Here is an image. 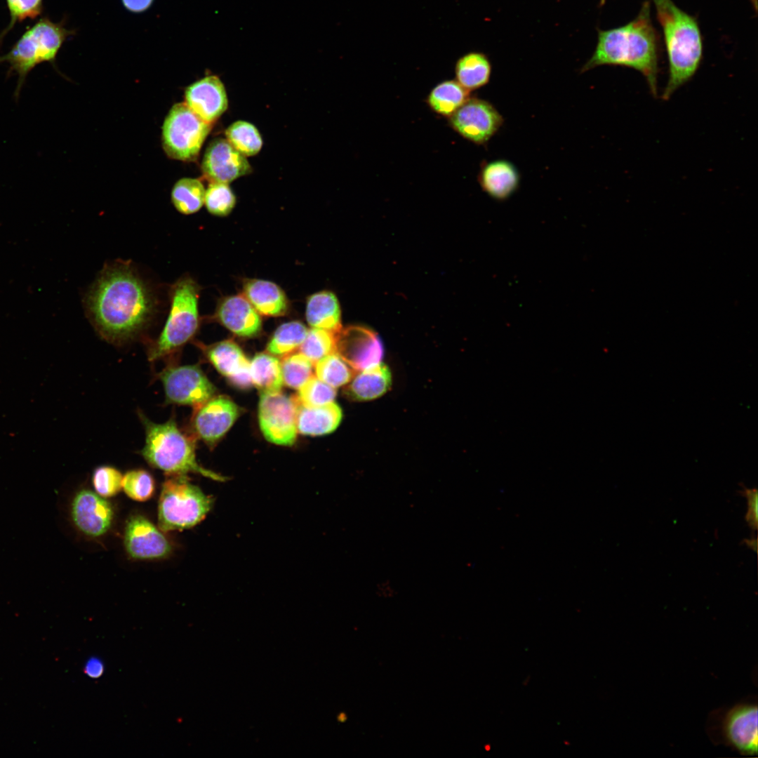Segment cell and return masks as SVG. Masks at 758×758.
Masks as SVG:
<instances>
[{"label":"cell","instance_id":"cell-44","mask_svg":"<svg viewBox=\"0 0 758 758\" xmlns=\"http://www.w3.org/2000/svg\"><path fill=\"white\" fill-rule=\"evenodd\" d=\"M490 748H491V746H490V745H486L485 746V749H486V750H490Z\"/></svg>","mask_w":758,"mask_h":758},{"label":"cell","instance_id":"cell-12","mask_svg":"<svg viewBox=\"0 0 758 758\" xmlns=\"http://www.w3.org/2000/svg\"><path fill=\"white\" fill-rule=\"evenodd\" d=\"M448 119L453 131L478 145H486L504 122L495 106L476 97H470Z\"/></svg>","mask_w":758,"mask_h":758},{"label":"cell","instance_id":"cell-32","mask_svg":"<svg viewBox=\"0 0 758 758\" xmlns=\"http://www.w3.org/2000/svg\"><path fill=\"white\" fill-rule=\"evenodd\" d=\"M227 140L241 154L251 157L262 148V140L257 128L245 121H237L225 131Z\"/></svg>","mask_w":758,"mask_h":758},{"label":"cell","instance_id":"cell-8","mask_svg":"<svg viewBox=\"0 0 758 758\" xmlns=\"http://www.w3.org/2000/svg\"><path fill=\"white\" fill-rule=\"evenodd\" d=\"M211 127V124L197 117L185 102L177 103L171 107L163 124V148L170 158L194 161Z\"/></svg>","mask_w":758,"mask_h":758},{"label":"cell","instance_id":"cell-35","mask_svg":"<svg viewBox=\"0 0 758 758\" xmlns=\"http://www.w3.org/2000/svg\"><path fill=\"white\" fill-rule=\"evenodd\" d=\"M204 204L210 213L226 216L233 210L236 198L228 183L211 182L205 192Z\"/></svg>","mask_w":758,"mask_h":758},{"label":"cell","instance_id":"cell-42","mask_svg":"<svg viewBox=\"0 0 758 758\" xmlns=\"http://www.w3.org/2000/svg\"><path fill=\"white\" fill-rule=\"evenodd\" d=\"M102 665L95 660L89 661L86 665V672L92 677H98L102 672Z\"/></svg>","mask_w":758,"mask_h":758},{"label":"cell","instance_id":"cell-11","mask_svg":"<svg viewBox=\"0 0 758 758\" xmlns=\"http://www.w3.org/2000/svg\"><path fill=\"white\" fill-rule=\"evenodd\" d=\"M298 400L280 392L260 394L258 404L260 428L271 443L291 446L296 439Z\"/></svg>","mask_w":758,"mask_h":758},{"label":"cell","instance_id":"cell-5","mask_svg":"<svg viewBox=\"0 0 758 758\" xmlns=\"http://www.w3.org/2000/svg\"><path fill=\"white\" fill-rule=\"evenodd\" d=\"M76 34V29L66 27L65 18L55 22L44 17L28 27L8 53L0 55V64L8 65L7 78L14 74L18 76L16 100L29 72L43 62L55 67L63 44Z\"/></svg>","mask_w":758,"mask_h":758},{"label":"cell","instance_id":"cell-27","mask_svg":"<svg viewBox=\"0 0 758 758\" xmlns=\"http://www.w3.org/2000/svg\"><path fill=\"white\" fill-rule=\"evenodd\" d=\"M470 97V91L457 81L446 80L437 84L430 91L426 102L432 112L448 118Z\"/></svg>","mask_w":758,"mask_h":758},{"label":"cell","instance_id":"cell-37","mask_svg":"<svg viewBox=\"0 0 758 758\" xmlns=\"http://www.w3.org/2000/svg\"><path fill=\"white\" fill-rule=\"evenodd\" d=\"M122 488L126 494L133 500L145 501L154 491V481L146 470L138 469L127 472L123 476Z\"/></svg>","mask_w":758,"mask_h":758},{"label":"cell","instance_id":"cell-31","mask_svg":"<svg viewBox=\"0 0 758 758\" xmlns=\"http://www.w3.org/2000/svg\"><path fill=\"white\" fill-rule=\"evenodd\" d=\"M314 364L316 376L335 388L348 384L358 372L335 352Z\"/></svg>","mask_w":758,"mask_h":758},{"label":"cell","instance_id":"cell-25","mask_svg":"<svg viewBox=\"0 0 758 758\" xmlns=\"http://www.w3.org/2000/svg\"><path fill=\"white\" fill-rule=\"evenodd\" d=\"M305 317L312 328L338 333L343 328L341 311L336 295L328 291L311 295L306 302Z\"/></svg>","mask_w":758,"mask_h":758},{"label":"cell","instance_id":"cell-33","mask_svg":"<svg viewBox=\"0 0 758 758\" xmlns=\"http://www.w3.org/2000/svg\"><path fill=\"white\" fill-rule=\"evenodd\" d=\"M314 364L301 352H292L283 357L281 368L284 383L299 389L312 375Z\"/></svg>","mask_w":758,"mask_h":758},{"label":"cell","instance_id":"cell-15","mask_svg":"<svg viewBox=\"0 0 758 758\" xmlns=\"http://www.w3.org/2000/svg\"><path fill=\"white\" fill-rule=\"evenodd\" d=\"M201 168L211 182L224 183H229L252 171L245 156L223 138H217L210 142L204 155Z\"/></svg>","mask_w":758,"mask_h":758},{"label":"cell","instance_id":"cell-40","mask_svg":"<svg viewBox=\"0 0 758 758\" xmlns=\"http://www.w3.org/2000/svg\"><path fill=\"white\" fill-rule=\"evenodd\" d=\"M740 493L747 499V510L745 521L752 531L757 529L758 522V494L757 488H748L743 486Z\"/></svg>","mask_w":758,"mask_h":758},{"label":"cell","instance_id":"cell-17","mask_svg":"<svg viewBox=\"0 0 758 758\" xmlns=\"http://www.w3.org/2000/svg\"><path fill=\"white\" fill-rule=\"evenodd\" d=\"M124 544L130 556L138 559L164 558L172 550L164 535L142 515L132 516L128 520Z\"/></svg>","mask_w":758,"mask_h":758},{"label":"cell","instance_id":"cell-20","mask_svg":"<svg viewBox=\"0 0 758 758\" xmlns=\"http://www.w3.org/2000/svg\"><path fill=\"white\" fill-rule=\"evenodd\" d=\"M215 319L234 335L251 338L262 328L260 314L244 295L222 298L215 312Z\"/></svg>","mask_w":758,"mask_h":758},{"label":"cell","instance_id":"cell-10","mask_svg":"<svg viewBox=\"0 0 758 758\" xmlns=\"http://www.w3.org/2000/svg\"><path fill=\"white\" fill-rule=\"evenodd\" d=\"M165 402L196 408L214 396L215 388L197 365L167 366L158 375Z\"/></svg>","mask_w":758,"mask_h":758},{"label":"cell","instance_id":"cell-23","mask_svg":"<svg viewBox=\"0 0 758 758\" xmlns=\"http://www.w3.org/2000/svg\"><path fill=\"white\" fill-rule=\"evenodd\" d=\"M391 384L390 371L380 362L357 373L345 388L344 394L352 401L372 400L384 394Z\"/></svg>","mask_w":758,"mask_h":758},{"label":"cell","instance_id":"cell-9","mask_svg":"<svg viewBox=\"0 0 758 758\" xmlns=\"http://www.w3.org/2000/svg\"><path fill=\"white\" fill-rule=\"evenodd\" d=\"M709 729L714 741L734 748L744 755L757 754V705L742 702L715 712Z\"/></svg>","mask_w":758,"mask_h":758},{"label":"cell","instance_id":"cell-1","mask_svg":"<svg viewBox=\"0 0 758 758\" xmlns=\"http://www.w3.org/2000/svg\"><path fill=\"white\" fill-rule=\"evenodd\" d=\"M156 306L151 288L129 261L106 265L85 298L95 331L117 345L140 334L152 320Z\"/></svg>","mask_w":758,"mask_h":758},{"label":"cell","instance_id":"cell-43","mask_svg":"<svg viewBox=\"0 0 758 758\" xmlns=\"http://www.w3.org/2000/svg\"><path fill=\"white\" fill-rule=\"evenodd\" d=\"M744 543L750 549H752L754 552H757V540L756 538H750V539H745Z\"/></svg>","mask_w":758,"mask_h":758},{"label":"cell","instance_id":"cell-13","mask_svg":"<svg viewBox=\"0 0 758 758\" xmlns=\"http://www.w3.org/2000/svg\"><path fill=\"white\" fill-rule=\"evenodd\" d=\"M240 414L239 406L224 395L213 396L194 408L191 425L194 435L210 446L215 444Z\"/></svg>","mask_w":758,"mask_h":758},{"label":"cell","instance_id":"cell-21","mask_svg":"<svg viewBox=\"0 0 758 758\" xmlns=\"http://www.w3.org/2000/svg\"><path fill=\"white\" fill-rule=\"evenodd\" d=\"M483 191L490 197L504 200L518 189L520 174L515 165L506 159L484 161L477 176Z\"/></svg>","mask_w":758,"mask_h":758},{"label":"cell","instance_id":"cell-7","mask_svg":"<svg viewBox=\"0 0 758 758\" xmlns=\"http://www.w3.org/2000/svg\"><path fill=\"white\" fill-rule=\"evenodd\" d=\"M213 500L185 474H173L162 484L158 524L162 531L182 530L199 523L211 509Z\"/></svg>","mask_w":758,"mask_h":758},{"label":"cell","instance_id":"cell-18","mask_svg":"<svg viewBox=\"0 0 758 758\" xmlns=\"http://www.w3.org/2000/svg\"><path fill=\"white\" fill-rule=\"evenodd\" d=\"M185 104L201 119L212 124L226 111L228 100L223 83L208 74L190 85L185 93Z\"/></svg>","mask_w":758,"mask_h":758},{"label":"cell","instance_id":"cell-39","mask_svg":"<svg viewBox=\"0 0 758 758\" xmlns=\"http://www.w3.org/2000/svg\"><path fill=\"white\" fill-rule=\"evenodd\" d=\"M123 476L114 467L101 466L96 468L93 475V484L98 495L112 497L122 488Z\"/></svg>","mask_w":758,"mask_h":758},{"label":"cell","instance_id":"cell-28","mask_svg":"<svg viewBox=\"0 0 758 758\" xmlns=\"http://www.w3.org/2000/svg\"><path fill=\"white\" fill-rule=\"evenodd\" d=\"M252 385L261 394L281 391L283 378L281 362L271 354L258 353L250 361Z\"/></svg>","mask_w":758,"mask_h":758},{"label":"cell","instance_id":"cell-26","mask_svg":"<svg viewBox=\"0 0 758 758\" xmlns=\"http://www.w3.org/2000/svg\"><path fill=\"white\" fill-rule=\"evenodd\" d=\"M456 79L463 87L469 91L477 90L486 85L491 74V64L483 53L469 52L456 61Z\"/></svg>","mask_w":758,"mask_h":758},{"label":"cell","instance_id":"cell-14","mask_svg":"<svg viewBox=\"0 0 758 758\" xmlns=\"http://www.w3.org/2000/svg\"><path fill=\"white\" fill-rule=\"evenodd\" d=\"M335 352L359 371L381 362L383 347L375 331L365 326H350L337 334Z\"/></svg>","mask_w":758,"mask_h":758},{"label":"cell","instance_id":"cell-41","mask_svg":"<svg viewBox=\"0 0 758 758\" xmlns=\"http://www.w3.org/2000/svg\"><path fill=\"white\" fill-rule=\"evenodd\" d=\"M155 0H121L124 9L133 14H140L147 11Z\"/></svg>","mask_w":758,"mask_h":758},{"label":"cell","instance_id":"cell-24","mask_svg":"<svg viewBox=\"0 0 758 758\" xmlns=\"http://www.w3.org/2000/svg\"><path fill=\"white\" fill-rule=\"evenodd\" d=\"M342 410L335 403L309 407L298 401L296 425L302 434L319 436L334 431L342 419Z\"/></svg>","mask_w":758,"mask_h":758},{"label":"cell","instance_id":"cell-6","mask_svg":"<svg viewBox=\"0 0 758 758\" xmlns=\"http://www.w3.org/2000/svg\"><path fill=\"white\" fill-rule=\"evenodd\" d=\"M200 289L189 276L180 277L171 286L168 317L159 337L147 350L150 361L173 356L194 337L199 325Z\"/></svg>","mask_w":758,"mask_h":758},{"label":"cell","instance_id":"cell-19","mask_svg":"<svg viewBox=\"0 0 758 758\" xmlns=\"http://www.w3.org/2000/svg\"><path fill=\"white\" fill-rule=\"evenodd\" d=\"M199 346L217 371L234 385L240 388L251 387L250 361L235 342L226 340L208 346L202 344Z\"/></svg>","mask_w":758,"mask_h":758},{"label":"cell","instance_id":"cell-29","mask_svg":"<svg viewBox=\"0 0 758 758\" xmlns=\"http://www.w3.org/2000/svg\"><path fill=\"white\" fill-rule=\"evenodd\" d=\"M205 192L204 185L199 180L185 178L174 185L171 191V201L180 213L192 214L197 212L204 204Z\"/></svg>","mask_w":758,"mask_h":758},{"label":"cell","instance_id":"cell-16","mask_svg":"<svg viewBox=\"0 0 758 758\" xmlns=\"http://www.w3.org/2000/svg\"><path fill=\"white\" fill-rule=\"evenodd\" d=\"M70 513L75 526L91 537L105 534L112 525L114 515L110 503L88 489L80 490L75 494Z\"/></svg>","mask_w":758,"mask_h":758},{"label":"cell","instance_id":"cell-36","mask_svg":"<svg viewBox=\"0 0 758 758\" xmlns=\"http://www.w3.org/2000/svg\"><path fill=\"white\" fill-rule=\"evenodd\" d=\"M335 396V387L312 376L298 389L295 397L300 404L314 407L333 402Z\"/></svg>","mask_w":758,"mask_h":758},{"label":"cell","instance_id":"cell-22","mask_svg":"<svg viewBox=\"0 0 758 758\" xmlns=\"http://www.w3.org/2000/svg\"><path fill=\"white\" fill-rule=\"evenodd\" d=\"M243 295L262 315L281 317L288 310V300L277 284L264 279H247L243 284Z\"/></svg>","mask_w":758,"mask_h":758},{"label":"cell","instance_id":"cell-4","mask_svg":"<svg viewBox=\"0 0 758 758\" xmlns=\"http://www.w3.org/2000/svg\"><path fill=\"white\" fill-rule=\"evenodd\" d=\"M139 416L145 430V443L140 453L152 467L168 475L193 472L215 481H225V477L197 463L195 438L181 431L174 417L164 423H155L140 412Z\"/></svg>","mask_w":758,"mask_h":758},{"label":"cell","instance_id":"cell-30","mask_svg":"<svg viewBox=\"0 0 758 758\" xmlns=\"http://www.w3.org/2000/svg\"><path fill=\"white\" fill-rule=\"evenodd\" d=\"M307 327L300 321H292L280 325L274 331L267 345L269 353L286 356L300 348L307 333Z\"/></svg>","mask_w":758,"mask_h":758},{"label":"cell","instance_id":"cell-2","mask_svg":"<svg viewBox=\"0 0 758 758\" xmlns=\"http://www.w3.org/2000/svg\"><path fill=\"white\" fill-rule=\"evenodd\" d=\"M658 39L645 1L638 15L627 24L599 30L595 50L581 67L585 72L604 65H620L640 72L653 96L658 95Z\"/></svg>","mask_w":758,"mask_h":758},{"label":"cell","instance_id":"cell-38","mask_svg":"<svg viewBox=\"0 0 758 758\" xmlns=\"http://www.w3.org/2000/svg\"><path fill=\"white\" fill-rule=\"evenodd\" d=\"M10 15L8 25L0 33V46L4 37L11 31L16 23L26 19H35L41 15L43 0H6Z\"/></svg>","mask_w":758,"mask_h":758},{"label":"cell","instance_id":"cell-3","mask_svg":"<svg viewBox=\"0 0 758 758\" xmlns=\"http://www.w3.org/2000/svg\"><path fill=\"white\" fill-rule=\"evenodd\" d=\"M665 39L669 76L662 95L664 100L696 72L703 56V40L696 19L672 0H652Z\"/></svg>","mask_w":758,"mask_h":758},{"label":"cell","instance_id":"cell-34","mask_svg":"<svg viewBox=\"0 0 758 758\" xmlns=\"http://www.w3.org/2000/svg\"><path fill=\"white\" fill-rule=\"evenodd\" d=\"M338 333L312 328L300 347V351L314 364L324 357L335 352Z\"/></svg>","mask_w":758,"mask_h":758}]
</instances>
